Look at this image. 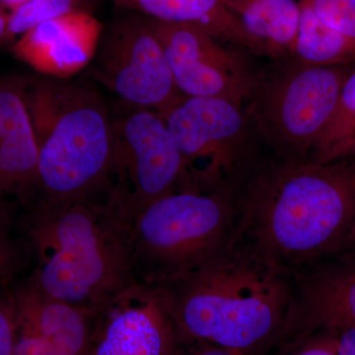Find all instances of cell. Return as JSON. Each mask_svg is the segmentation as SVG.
Masks as SVG:
<instances>
[{
    "label": "cell",
    "instance_id": "obj_1",
    "mask_svg": "<svg viewBox=\"0 0 355 355\" xmlns=\"http://www.w3.org/2000/svg\"><path fill=\"white\" fill-rule=\"evenodd\" d=\"M234 244L293 275L354 244L347 163L263 158L238 188Z\"/></svg>",
    "mask_w": 355,
    "mask_h": 355
},
{
    "label": "cell",
    "instance_id": "obj_2",
    "mask_svg": "<svg viewBox=\"0 0 355 355\" xmlns=\"http://www.w3.org/2000/svg\"><path fill=\"white\" fill-rule=\"evenodd\" d=\"M159 288L183 345L263 355L291 323L293 275L238 244Z\"/></svg>",
    "mask_w": 355,
    "mask_h": 355
},
{
    "label": "cell",
    "instance_id": "obj_3",
    "mask_svg": "<svg viewBox=\"0 0 355 355\" xmlns=\"http://www.w3.org/2000/svg\"><path fill=\"white\" fill-rule=\"evenodd\" d=\"M31 282L46 297L101 315L139 282L125 221L105 200L34 212Z\"/></svg>",
    "mask_w": 355,
    "mask_h": 355
},
{
    "label": "cell",
    "instance_id": "obj_4",
    "mask_svg": "<svg viewBox=\"0 0 355 355\" xmlns=\"http://www.w3.org/2000/svg\"><path fill=\"white\" fill-rule=\"evenodd\" d=\"M38 142L35 211L101 200L111 167L112 114L101 95L80 84L25 81Z\"/></svg>",
    "mask_w": 355,
    "mask_h": 355
},
{
    "label": "cell",
    "instance_id": "obj_5",
    "mask_svg": "<svg viewBox=\"0 0 355 355\" xmlns=\"http://www.w3.org/2000/svg\"><path fill=\"white\" fill-rule=\"evenodd\" d=\"M238 187L176 191L123 220L137 282L168 286L232 246L239 217Z\"/></svg>",
    "mask_w": 355,
    "mask_h": 355
},
{
    "label": "cell",
    "instance_id": "obj_6",
    "mask_svg": "<svg viewBox=\"0 0 355 355\" xmlns=\"http://www.w3.org/2000/svg\"><path fill=\"white\" fill-rule=\"evenodd\" d=\"M280 60L270 71L257 72L244 108L275 157L310 160L354 64L317 67L293 58Z\"/></svg>",
    "mask_w": 355,
    "mask_h": 355
},
{
    "label": "cell",
    "instance_id": "obj_7",
    "mask_svg": "<svg viewBox=\"0 0 355 355\" xmlns=\"http://www.w3.org/2000/svg\"><path fill=\"white\" fill-rule=\"evenodd\" d=\"M162 118L196 190L236 188L263 157L266 146L237 103L184 96Z\"/></svg>",
    "mask_w": 355,
    "mask_h": 355
},
{
    "label": "cell",
    "instance_id": "obj_8",
    "mask_svg": "<svg viewBox=\"0 0 355 355\" xmlns=\"http://www.w3.org/2000/svg\"><path fill=\"white\" fill-rule=\"evenodd\" d=\"M128 107L112 116L111 167L103 195L123 220L166 196L196 190L164 119L153 110Z\"/></svg>",
    "mask_w": 355,
    "mask_h": 355
},
{
    "label": "cell",
    "instance_id": "obj_9",
    "mask_svg": "<svg viewBox=\"0 0 355 355\" xmlns=\"http://www.w3.org/2000/svg\"><path fill=\"white\" fill-rule=\"evenodd\" d=\"M91 76L130 106L164 116L184 97L150 20L135 14L102 32Z\"/></svg>",
    "mask_w": 355,
    "mask_h": 355
},
{
    "label": "cell",
    "instance_id": "obj_10",
    "mask_svg": "<svg viewBox=\"0 0 355 355\" xmlns=\"http://www.w3.org/2000/svg\"><path fill=\"white\" fill-rule=\"evenodd\" d=\"M149 20L182 94L220 98L244 106L257 73L239 53L195 26Z\"/></svg>",
    "mask_w": 355,
    "mask_h": 355
},
{
    "label": "cell",
    "instance_id": "obj_11",
    "mask_svg": "<svg viewBox=\"0 0 355 355\" xmlns=\"http://www.w3.org/2000/svg\"><path fill=\"white\" fill-rule=\"evenodd\" d=\"M182 345L161 289L139 284L99 315L89 355H180Z\"/></svg>",
    "mask_w": 355,
    "mask_h": 355
},
{
    "label": "cell",
    "instance_id": "obj_12",
    "mask_svg": "<svg viewBox=\"0 0 355 355\" xmlns=\"http://www.w3.org/2000/svg\"><path fill=\"white\" fill-rule=\"evenodd\" d=\"M349 248L294 273L286 335L355 328V252Z\"/></svg>",
    "mask_w": 355,
    "mask_h": 355
},
{
    "label": "cell",
    "instance_id": "obj_13",
    "mask_svg": "<svg viewBox=\"0 0 355 355\" xmlns=\"http://www.w3.org/2000/svg\"><path fill=\"white\" fill-rule=\"evenodd\" d=\"M12 295L17 338L13 355H89L98 316L46 297L30 280Z\"/></svg>",
    "mask_w": 355,
    "mask_h": 355
},
{
    "label": "cell",
    "instance_id": "obj_14",
    "mask_svg": "<svg viewBox=\"0 0 355 355\" xmlns=\"http://www.w3.org/2000/svg\"><path fill=\"white\" fill-rule=\"evenodd\" d=\"M102 32L94 16L77 11L30 30L13 44L12 51L40 73L65 79L92 62Z\"/></svg>",
    "mask_w": 355,
    "mask_h": 355
},
{
    "label": "cell",
    "instance_id": "obj_15",
    "mask_svg": "<svg viewBox=\"0 0 355 355\" xmlns=\"http://www.w3.org/2000/svg\"><path fill=\"white\" fill-rule=\"evenodd\" d=\"M38 155L25 81L0 78V189L29 202L36 183Z\"/></svg>",
    "mask_w": 355,
    "mask_h": 355
},
{
    "label": "cell",
    "instance_id": "obj_16",
    "mask_svg": "<svg viewBox=\"0 0 355 355\" xmlns=\"http://www.w3.org/2000/svg\"><path fill=\"white\" fill-rule=\"evenodd\" d=\"M116 6L135 11L160 22L188 24L200 28L223 43L248 49L263 55L248 36L241 23L226 6L225 0H109Z\"/></svg>",
    "mask_w": 355,
    "mask_h": 355
},
{
    "label": "cell",
    "instance_id": "obj_17",
    "mask_svg": "<svg viewBox=\"0 0 355 355\" xmlns=\"http://www.w3.org/2000/svg\"><path fill=\"white\" fill-rule=\"evenodd\" d=\"M263 55L292 58L297 40L299 0H225Z\"/></svg>",
    "mask_w": 355,
    "mask_h": 355
},
{
    "label": "cell",
    "instance_id": "obj_18",
    "mask_svg": "<svg viewBox=\"0 0 355 355\" xmlns=\"http://www.w3.org/2000/svg\"><path fill=\"white\" fill-rule=\"evenodd\" d=\"M300 3L297 40L292 58L305 64L334 67L354 64L355 41L334 31L313 12L305 0Z\"/></svg>",
    "mask_w": 355,
    "mask_h": 355
},
{
    "label": "cell",
    "instance_id": "obj_19",
    "mask_svg": "<svg viewBox=\"0 0 355 355\" xmlns=\"http://www.w3.org/2000/svg\"><path fill=\"white\" fill-rule=\"evenodd\" d=\"M355 130V67L345 78L333 116L316 142L310 161L327 163Z\"/></svg>",
    "mask_w": 355,
    "mask_h": 355
},
{
    "label": "cell",
    "instance_id": "obj_20",
    "mask_svg": "<svg viewBox=\"0 0 355 355\" xmlns=\"http://www.w3.org/2000/svg\"><path fill=\"white\" fill-rule=\"evenodd\" d=\"M83 10L78 0H26L9 13L4 41L22 36L46 21Z\"/></svg>",
    "mask_w": 355,
    "mask_h": 355
},
{
    "label": "cell",
    "instance_id": "obj_21",
    "mask_svg": "<svg viewBox=\"0 0 355 355\" xmlns=\"http://www.w3.org/2000/svg\"><path fill=\"white\" fill-rule=\"evenodd\" d=\"M263 355H336V333L318 330L287 334Z\"/></svg>",
    "mask_w": 355,
    "mask_h": 355
},
{
    "label": "cell",
    "instance_id": "obj_22",
    "mask_svg": "<svg viewBox=\"0 0 355 355\" xmlns=\"http://www.w3.org/2000/svg\"><path fill=\"white\" fill-rule=\"evenodd\" d=\"M318 18L334 31L355 41V0H305Z\"/></svg>",
    "mask_w": 355,
    "mask_h": 355
},
{
    "label": "cell",
    "instance_id": "obj_23",
    "mask_svg": "<svg viewBox=\"0 0 355 355\" xmlns=\"http://www.w3.org/2000/svg\"><path fill=\"white\" fill-rule=\"evenodd\" d=\"M24 246L9 235H0V286H7L24 268Z\"/></svg>",
    "mask_w": 355,
    "mask_h": 355
},
{
    "label": "cell",
    "instance_id": "obj_24",
    "mask_svg": "<svg viewBox=\"0 0 355 355\" xmlns=\"http://www.w3.org/2000/svg\"><path fill=\"white\" fill-rule=\"evenodd\" d=\"M17 338L15 307L12 295L0 297V355H13Z\"/></svg>",
    "mask_w": 355,
    "mask_h": 355
},
{
    "label": "cell",
    "instance_id": "obj_25",
    "mask_svg": "<svg viewBox=\"0 0 355 355\" xmlns=\"http://www.w3.org/2000/svg\"><path fill=\"white\" fill-rule=\"evenodd\" d=\"M355 161V130L338 148L331 153L327 163H345Z\"/></svg>",
    "mask_w": 355,
    "mask_h": 355
},
{
    "label": "cell",
    "instance_id": "obj_26",
    "mask_svg": "<svg viewBox=\"0 0 355 355\" xmlns=\"http://www.w3.org/2000/svg\"><path fill=\"white\" fill-rule=\"evenodd\" d=\"M336 333V355H355V328L343 329Z\"/></svg>",
    "mask_w": 355,
    "mask_h": 355
},
{
    "label": "cell",
    "instance_id": "obj_27",
    "mask_svg": "<svg viewBox=\"0 0 355 355\" xmlns=\"http://www.w3.org/2000/svg\"><path fill=\"white\" fill-rule=\"evenodd\" d=\"M13 225L11 209L6 200V193L0 189V235H9Z\"/></svg>",
    "mask_w": 355,
    "mask_h": 355
},
{
    "label": "cell",
    "instance_id": "obj_28",
    "mask_svg": "<svg viewBox=\"0 0 355 355\" xmlns=\"http://www.w3.org/2000/svg\"><path fill=\"white\" fill-rule=\"evenodd\" d=\"M195 350L187 355H246L240 352H232L214 345H207V343H196Z\"/></svg>",
    "mask_w": 355,
    "mask_h": 355
},
{
    "label": "cell",
    "instance_id": "obj_29",
    "mask_svg": "<svg viewBox=\"0 0 355 355\" xmlns=\"http://www.w3.org/2000/svg\"><path fill=\"white\" fill-rule=\"evenodd\" d=\"M345 163H347V167H349L350 186H352V195H354L355 209V161ZM350 239H352V242L354 243L355 244V221L354 229H352V237H350Z\"/></svg>",
    "mask_w": 355,
    "mask_h": 355
},
{
    "label": "cell",
    "instance_id": "obj_30",
    "mask_svg": "<svg viewBox=\"0 0 355 355\" xmlns=\"http://www.w3.org/2000/svg\"><path fill=\"white\" fill-rule=\"evenodd\" d=\"M9 14L6 12V7L0 3V43L4 41L7 28V21H8Z\"/></svg>",
    "mask_w": 355,
    "mask_h": 355
},
{
    "label": "cell",
    "instance_id": "obj_31",
    "mask_svg": "<svg viewBox=\"0 0 355 355\" xmlns=\"http://www.w3.org/2000/svg\"><path fill=\"white\" fill-rule=\"evenodd\" d=\"M25 1L26 0H0V3L6 7V8H9L10 10H13L16 7L24 3Z\"/></svg>",
    "mask_w": 355,
    "mask_h": 355
}]
</instances>
